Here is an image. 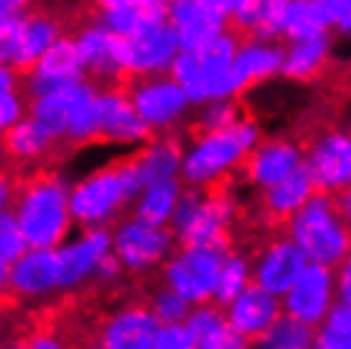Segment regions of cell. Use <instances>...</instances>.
Returning <instances> with one entry per match:
<instances>
[{
	"mask_svg": "<svg viewBox=\"0 0 351 349\" xmlns=\"http://www.w3.org/2000/svg\"><path fill=\"white\" fill-rule=\"evenodd\" d=\"M168 0H132L125 5L110 10H99V23L110 28L112 34L130 38V36L145 34L150 28L166 23Z\"/></svg>",
	"mask_w": 351,
	"mask_h": 349,
	"instance_id": "obj_32",
	"label": "cell"
},
{
	"mask_svg": "<svg viewBox=\"0 0 351 349\" xmlns=\"http://www.w3.org/2000/svg\"><path fill=\"white\" fill-rule=\"evenodd\" d=\"M123 265H120V260L114 258L112 250H107L102 258H99V262H97L95 268V278L92 280H99V283H114V280L123 275Z\"/></svg>",
	"mask_w": 351,
	"mask_h": 349,
	"instance_id": "obj_45",
	"label": "cell"
},
{
	"mask_svg": "<svg viewBox=\"0 0 351 349\" xmlns=\"http://www.w3.org/2000/svg\"><path fill=\"white\" fill-rule=\"evenodd\" d=\"M18 31H21V16L0 21V64L16 67V59H18Z\"/></svg>",
	"mask_w": 351,
	"mask_h": 349,
	"instance_id": "obj_43",
	"label": "cell"
},
{
	"mask_svg": "<svg viewBox=\"0 0 351 349\" xmlns=\"http://www.w3.org/2000/svg\"><path fill=\"white\" fill-rule=\"evenodd\" d=\"M336 298L339 301H349L351 304V271H349V258L341 262V273L336 275Z\"/></svg>",
	"mask_w": 351,
	"mask_h": 349,
	"instance_id": "obj_48",
	"label": "cell"
},
{
	"mask_svg": "<svg viewBox=\"0 0 351 349\" xmlns=\"http://www.w3.org/2000/svg\"><path fill=\"white\" fill-rule=\"evenodd\" d=\"M303 164L316 192H343L351 181V140L343 131H326L308 143Z\"/></svg>",
	"mask_w": 351,
	"mask_h": 349,
	"instance_id": "obj_12",
	"label": "cell"
},
{
	"mask_svg": "<svg viewBox=\"0 0 351 349\" xmlns=\"http://www.w3.org/2000/svg\"><path fill=\"white\" fill-rule=\"evenodd\" d=\"M237 36L224 31L219 38L196 52H178L168 74L181 85L191 105H204L219 97H237L232 89L229 67L237 49Z\"/></svg>",
	"mask_w": 351,
	"mask_h": 349,
	"instance_id": "obj_6",
	"label": "cell"
},
{
	"mask_svg": "<svg viewBox=\"0 0 351 349\" xmlns=\"http://www.w3.org/2000/svg\"><path fill=\"white\" fill-rule=\"evenodd\" d=\"M28 347L34 349H59L64 347V341L56 337L53 332H44V334H34L31 341H28Z\"/></svg>",
	"mask_w": 351,
	"mask_h": 349,
	"instance_id": "obj_50",
	"label": "cell"
},
{
	"mask_svg": "<svg viewBox=\"0 0 351 349\" xmlns=\"http://www.w3.org/2000/svg\"><path fill=\"white\" fill-rule=\"evenodd\" d=\"M18 179H13V174H0V214L10 210L13 204V194H16Z\"/></svg>",
	"mask_w": 351,
	"mask_h": 349,
	"instance_id": "obj_47",
	"label": "cell"
},
{
	"mask_svg": "<svg viewBox=\"0 0 351 349\" xmlns=\"http://www.w3.org/2000/svg\"><path fill=\"white\" fill-rule=\"evenodd\" d=\"M77 79H84L80 54H77L74 38L64 34L23 71V87H26V95H38Z\"/></svg>",
	"mask_w": 351,
	"mask_h": 349,
	"instance_id": "obj_19",
	"label": "cell"
},
{
	"mask_svg": "<svg viewBox=\"0 0 351 349\" xmlns=\"http://www.w3.org/2000/svg\"><path fill=\"white\" fill-rule=\"evenodd\" d=\"M26 247L28 245L23 240V235H21V229H18L16 217L10 214V210L3 212L0 214V255L8 262H13Z\"/></svg>",
	"mask_w": 351,
	"mask_h": 349,
	"instance_id": "obj_40",
	"label": "cell"
},
{
	"mask_svg": "<svg viewBox=\"0 0 351 349\" xmlns=\"http://www.w3.org/2000/svg\"><path fill=\"white\" fill-rule=\"evenodd\" d=\"M191 344L199 349H239L247 347L245 339L234 334L224 316V306L206 301L189 308V316L184 319Z\"/></svg>",
	"mask_w": 351,
	"mask_h": 349,
	"instance_id": "obj_27",
	"label": "cell"
},
{
	"mask_svg": "<svg viewBox=\"0 0 351 349\" xmlns=\"http://www.w3.org/2000/svg\"><path fill=\"white\" fill-rule=\"evenodd\" d=\"M336 301V273L328 265L306 262L298 278L280 296L282 314L316 326Z\"/></svg>",
	"mask_w": 351,
	"mask_h": 349,
	"instance_id": "obj_11",
	"label": "cell"
},
{
	"mask_svg": "<svg viewBox=\"0 0 351 349\" xmlns=\"http://www.w3.org/2000/svg\"><path fill=\"white\" fill-rule=\"evenodd\" d=\"M181 189H184V181L178 176L145 183L138 192V196L132 199V217L143 219L148 225H166L168 227V219L173 214Z\"/></svg>",
	"mask_w": 351,
	"mask_h": 349,
	"instance_id": "obj_33",
	"label": "cell"
},
{
	"mask_svg": "<svg viewBox=\"0 0 351 349\" xmlns=\"http://www.w3.org/2000/svg\"><path fill=\"white\" fill-rule=\"evenodd\" d=\"M8 271H10V262L0 255V296L5 293V289H8Z\"/></svg>",
	"mask_w": 351,
	"mask_h": 349,
	"instance_id": "obj_52",
	"label": "cell"
},
{
	"mask_svg": "<svg viewBox=\"0 0 351 349\" xmlns=\"http://www.w3.org/2000/svg\"><path fill=\"white\" fill-rule=\"evenodd\" d=\"M252 283V265L242 250L229 247L224 258H221L219 273H217V283H214V293L211 301L219 306H227L232 298L242 293Z\"/></svg>",
	"mask_w": 351,
	"mask_h": 349,
	"instance_id": "obj_35",
	"label": "cell"
},
{
	"mask_svg": "<svg viewBox=\"0 0 351 349\" xmlns=\"http://www.w3.org/2000/svg\"><path fill=\"white\" fill-rule=\"evenodd\" d=\"M148 308L156 322L168 324V322H184L186 316H189V308H191V306L186 304L178 293H173L168 286H160V289L150 296Z\"/></svg>",
	"mask_w": 351,
	"mask_h": 349,
	"instance_id": "obj_39",
	"label": "cell"
},
{
	"mask_svg": "<svg viewBox=\"0 0 351 349\" xmlns=\"http://www.w3.org/2000/svg\"><path fill=\"white\" fill-rule=\"evenodd\" d=\"M31 8V0H0V21L23 16Z\"/></svg>",
	"mask_w": 351,
	"mask_h": 349,
	"instance_id": "obj_49",
	"label": "cell"
},
{
	"mask_svg": "<svg viewBox=\"0 0 351 349\" xmlns=\"http://www.w3.org/2000/svg\"><path fill=\"white\" fill-rule=\"evenodd\" d=\"M280 314V298L267 293L255 283H250L242 293H237L224 306V316H227L229 326L234 329L237 337L245 339V344H255Z\"/></svg>",
	"mask_w": 351,
	"mask_h": 349,
	"instance_id": "obj_23",
	"label": "cell"
},
{
	"mask_svg": "<svg viewBox=\"0 0 351 349\" xmlns=\"http://www.w3.org/2000/svg\"><path fill=\"white\" fill-rule=\"evenodd\" d=\"M10 214L28 247H56L69 237V183L53 171H38L16 183Z\"/></svg>",
	"mask_w": 351,
	"mask_h": 349,
	"instance_id": "obj_1",
	"label": "cell"
},
{
	"mask_svg": "<svg viewBox=\"0 0 351 349\" xmlns=\"http://www.w3.org/2000/svg\"><path fill=\"white\" fill-rule=\"evenodd\" d=\"M290 0H242L229 18V31L237 38H278Z\"/></svg>",
	"mask_w": 351,
	"mask_h": 349,
	"instance_id": "obj_30",
	"label": "cell"
},
{
	"mask_svg": "<svg viewBox=\"0 0 351 349\" xmlns=\"http://www.w3.org/2000/svg\"><path fill=\"white\" fill-rule=\"evenodd\" d=\"M168 26L173 28L181 52H196L229 31V21L204 3V0H168Z\"/></svg>",
	"mask_w": 351,
	"mask_h": 349,
	"instance_id": "obj_17",
	"label": "cell"
},
{
	"mask_svg": "<svg viewBox=\"0 0 351 349\" xmlns=\"http://www.w3.org/2000/svg\"><path fill=\"white\" fill-rule=\"evenodd\" d=\"M153 349H193L184 322L158 324L153 332Z\"/></svg>",
	"mask_w": 351,
	"mask_h": 349,
	"instance_id": "obj_42",
	"label": "cell"
},
{
	"mask_svg": "<svg viewBox=\"0 0 351 349\" xmlns=\"http://www.w3.org/2000/svg\"><path fill=\"white\" fill-rule=\"evenodd\" d=\"M125 3H132V0H95V8L110 10V8H117V5H125Z\"/></svg>",
	"mask_w": 351,
	"mask_h": 349,
	"instance_id": "obj_53",
	"label": "cell"
},
{
	"mask_svg": "<svg viewBox=\"0 0 351 349\" xmlns=\"http://www.w3.org/2000/svg\"><path fill=\"white\" fill-rule=\"evenodd\" d=\"M300 164H303V148L298 143L285 138L257 140L252 150L245 156L239 171L245 174L250 186L265 192L267 186L285 179L290 171H295Z\"/></svg>",
	"mask_w": 351,
	"mask_h": 349,
	"instance_id": "obj_18",
	"label": "cell"
},
{
	"mask_svg": "<svg viewBox=\"0 0 351 349\" xmlns=\"http://www.w3.org/2000/svg\"><path fill=\"white\" fill-rule=\"evenodd\" d=\"M5 293L23 301H36L59 293V260L56 247H26L10 262Z\"/></svg>",
	"mask_w": 351,
	"mask_h": 349,
	"instance_id": "obj_15",
	"label": "cell"
},
{
	"mask_svg": "<svg viewBox=\"0 0 351 349\" xmlns=\"http://www.w3.org/2000/svg\"><path fill=\"white\" fill-rule=\"evenodd\" d=\"M0 138H3L5 156H8L13 164H18V166H34L41 158L51 156L53 150H56V146L62 143L49 128H44V125L38 120H34L31 115L23 117V120H18L16 125L8 128Z\"/></svg>",
	"mask_w": 351,
	"mask_h": 349,
	"instance_id": "obj_29",
	"label": "cell"
},
{
	"mask_svg": "<svg viewBox=\"0 0 351 349\" xmlns=\"http://www.w3.org/2000/svg\"><path fill=\"white\" fill-rule=\"evenodd\" d=\"M28 115V100L23 89L0 92V135Z\"/></svg>",
	"mask_w": 351,
	"mask_h": 349,
	"instance_id": "obj_41",
	"label": "cell"
},
{
	"mask_svg": "<svg viewBox=\"0 0 351 349\" xmlns=\"http://www.w3.org/2000/svg\"><path fill=\"white\" fill-rule=\"evenodd\" d=\"M125 95L130 97L135 113L150 128L153 135L173 133L176 125L189 113V97L171 74H148V77H132L123 82Z\"/></svg>",
	"mask_w": 351,
	"mask_h": 349,
	"instance_id": "obj_8",
	"label": "cell"
},
{
	"mask_svg": "<svg viewBox=\"0 0 351 349\" xmlns=\"http://www.w3.org/2000/svg\"><path fill=\"white\" fill-rule=\"evenodd\" d=\"M331 31V18L326 0H290L280 23V36L285 41L311 38Z\"/></svg>",
	"mask_w": 351,
	"mask_h": 349,
	"instance_id": "obj_34",
	"label": "cell"
},
{
	"mask_svg": "<svg viewBox=\"0 0 351 349\" xmlns=\"http://www.w3.org/2000/svg\"><path fill=\"white\" fill-rule=\"evenodd\" d=\"M306 262L308 260L303 258V253L288 235L270 237L265 245H260L255 258H250L252 283L280 298L290 289V283L298 278V273L303 271Z\"/></svg>",
	"mask_w": 351,
	"mask_h": 349,
	"instance_id": "obj_16",
	"label": "cell"
},
{
	"mask_svg": "<svg viewBox=\"0 0 351 349\" xmlns=\"http://www.w3.org/2000/svg\"><path fill=\"white\" fill-rule=\"evenodd\" d=\"M232 245L206 243V245H181L178 250L163 260V286L178 293L189 306L211 301L217 273L221 258Z\"/></svg>",
	"mask_w": 351,
	"mask_h": 349,
	"instance_id": "obj_7",
	"label": "cell"
},
{
	"mask_svg": "<svg viewBox=\"0 0 351 349\" xmlns=\"http://www.w3.org/2000/svg\"><path fill=\"white\" fill-rule=\"evenodd\" d=\"M82 61L84 79L97 87L123 85V36L112 34L99 23V18H87L77 23V34L71 36Z\"/></svg>",
	"mask_w": 351,
	"mask_h": 349,
	"instance_id": "obj_10",
	"label": "cell"
},
{
	"mask_svg": "<svg viewBox=\"0 0 351 349\" xmlns=\"http://www.w3.org/2000/svg\"><path fill=\"white\" fill-rule=\"evenodd\" d=\"M176 237L166 225H148L138 217L123 219L110 232V250L125 273H148L160 268L173 253Z\"/></svg>",
	"mask_w": 351,
	"mask_h": 349,
	"instance_id": "obj_9",
	"label": "cell"
},
{
	"mask_svg": "<svg viewBox=\"0 0 351 349\" xmlns=\"http://www.w3.org/2000/svg\"><path fill=\"white\" fill-rule=\"evenodd\" d=\"M242 115L239 97H219V100H209L204 102V110L196 120V131H221L234 125Z\"/></svg>",
	"mask_w": 351,
	"mask_h": 349,
	"instance_id": "obj_38",
	"label": "cell"
},
{
	"mask_svg": "<svg viewBox=\"0 0 351 349\" xmlns=\"http://www.w3.org/2000/svg\"><path fill=\"white\" fill-rule=\"evenodd\" d=\"M110 250V229L84 227L80 237L56 245L59 291H77L92 283L99 258Z\"/></svg>",
	"mask_w": 351,
	"mask_h": 349,
	"instance_id": "obj_13",
	"label": "cell"
},
{
	"mask_svg": "<svg viewBox=\"0 0 351 349\" xmlns=\"http://www.w3.org/2000/svg\"><path fill=\"white\" fill-rule=\"evenodd\" d=\"M288 237L308 262L339 268L349 258V189L316 192L285 222Z\"/></svg>",
	"mask_w": 351,
	"mask_h": 349,
	"instance_id": "obj_2",
	"label": "cell"
},
{
	"mask_svg": "<svg viewBox=\"0 0 351 349\" xmlns=\"http://www.w3.org/2000/svg\"><path fill=\"white\" fill-rule=\"evenodd\" d=\"M97 85L89 82V79H77V82H69V85H62V87L46 89V92H38V95H31L28 100V115L38 120L44 128L62 140L66 128H69L74 113L80 110L89 97L97 92Z\"/></svg>",
	"mask_w": 351,
	"mask_h": 349,
	"instance_id": "obj_21",
	"label": "cell"
},
{
	"mask_svg": "<svg viewBox=\"0 0 351 349\" xmlns=\"http://www.w3.org/2000/svg\"><path fill=\"white\" fill-rule=\"evenodd\" d=\"M178 52H181V46H178L173 28L168 26V21L145 31V34L123 38L125 79L148 77V74H166Z\"/></svg>",
	"mask_w": 351,
	"mask_h": 349,
	"instance_id": "obj_14",
	"label": "cell"
},
{
	"mask_svg": "<svg viewBox=\"0 0 351 349\" xmlns=\"http://www.w3.org/2000/svg\"><path fill=\"white\" fill-rule=\"evenodd\" d=\"M234 219H237V199L232 196L227 183L211 189L184 183L173 214L168 219V229L173 232L178 245H232L229 232Z\"/></svg>",
	"mask_w": 351,
	"mask_h": 349,
	"instance_id": "obj_5",
	"label": "cell"
},
{
	"mask_svg": "<svg viewBox=\"0 0 351 349\" xmlns=\"http://www.w3.org/2000/svg\"><path fill=\"white\" fill-rule=\"evenodd\" d=\"M257 344L267 349H308L313 347V326L295 316L280 314L257 339Z\"/></svg>",
	"mask_w": 351,
	"mask_h": 349,
	"instance_id": "obj_37",
	"label": "cell"
},
{
	"mask_svg": "<svg viewBox=\"0 0 351 349\" xmlns=\"http://www.w3.org/2000/svg\"><path fill=\"white\" fill-rule=\"evenodd\" d=\"M66 34V21L56 16L53 10H31L21 16V31H18V59L16 69L23 71L34 64L49 46Z\"/></svg>",
	"mask_w": 351,
	"mask_h": 349,
	"instance_id": "obj_26",
	"label": "cell"
},
{
	"mask_svg": "<svg viewBox=\"0 0 351 349\" xmlns=\"http://www.w3.org/2000/svg\"><path fill=\"white\" fill-rule=\"evenodd\" d=\"M328 61H331V34L288 41V46H282L280 74L298 82H311L324 74Z\"/></svg>",
	"mask_w": 351,
	"mask_h": 349,
	"instance_id": "obj_31",
	"label": "cell"
},
{
	"mask_svg": "<svg viewBox=\"0 0 351 349\" xmlns=\"http://www.w3.org/2000/svg\"><path fill=\"white\" fill-rule=\"evenodd\" d=\"M204 3H206L214 13H219L221 18H227V21H229V18H232V13L237 10V5L242 3V0H204Z\"/></svg>",
	"mask_w": 351,
	"mask_h": 349,
	"instance_id": "obj_51",
	"label": "cell"
},
{
	"mask_svg": "<svg viewBox=\"0 0 351 349\" xmlns=\"http://www.w3.org/2000/svg\"><path fill=\"white\" fill-rule=\"evenodd\" d=\"M260 140V128L250 117H239L221 131H196L193 140L181 153L178 179L186 186H221L239 171L245 156Z\"/></svg>",
	"mask_w": 351,
	"mask_h": 349,
	"instance_id": "obj_3",
	"label": "cell"
},
{
	"mask_svg": "<svg viewBox=\"0 0 351 349\" xmlns=\"http://www.w3.org/2000/svg\"><path fill=\"white\" fill-rule=\"evenodd\" d=\"M313 194H316V183H313V179L308 174L306 164H300L295 171H290L285 179H280L278 183H272V186H267L263 192V201H260L263 217L267 219L270 225L285 227V222H288Z\"/></svg>",
	"mask_w": 351,
	"mask_h": 349,
	"instance_id": "obj_25",
	"label": "cell"
},
{
	"mask_svg": "<svg viewBox=\"0 0 351 349\" xmlns=\"http://www.w3.org/2000/svg\"><path fill=\"white\" fill-rule=\"evenodd\" d=\"M328 18H331V28L339 34H349L351 28V0H326Z\"/></svg>",
	"mask_w": 351,
	"mask_h": 349,
	"instance_id": "obj_44",
	"label": "cell"
},
{
	"mask_svg": "<svg viewBox=\"0 0 351 349\" xmlns=\"http://www.w3.org/2000/svg\"><path fill=\"white\" fill-rule=\"evenodd\" d=\"M181 153H184V143L176 138L173 133H158L150 135L143 148L130 156L132 171L138 176L141 186L168 176H178L181 168Z\"/></svg>",
	"mask_w": 351,
	"mask_h": 349,
	"instance_id": "obj_28",
	"label": "cell"
},
{
	"mask_svg": "<svg viewBox=\"0 0 351 349\" xmlns=\"http://www.w3.org/2000/svg\"><path fill=\"white\" fill-rule=\"evenodd\" d=\"M23 87V74L16 67L8 64H0V92H8V89H21Z\"/></svg>",
	"mask_w": 351,
	"mask_h": 349,
	"instance_id": "obj_46",
	"label": "cell"
},
{
	"mask_svg": "<svg viewBox=\"0 0 351 349\" xmlns=\"http://www.w3.org/2000/svg\"><path fill=\"white\" fill-rule=\"evenodd\" d=\"M158 322L148 306L130 304L110 314L97 329V344L105 349H153Z\"/></svg>",
	"mask_w": 351,
	"mask_h": 349,
	"instance_id": "obj_24",
	"label": "cell"
},
{
	"mask_svg": "<svg viewBox=\"0 0 351 349\" xmlns=\"http://www.w3.org/2000/svg\"><path fill=\"white\" fill-rule=\"evenodd\" d=\"M280 64L282 44H278V38H239L229 67L234 95H245L250 87L280 74Z\"/></svg>",
	"mask_w": 351,
	"mask_h": 349,
	"instance_id": "obj_22",
	"label": "cell"
},
{
	"mask_svg": "<svg viewBox=\"0 0 351 349\" xmlns=\"http://www.w3.org/2000/svg\"><path fill=\"white\" fill-rule=\"evenodd\" d=\"M153 133L135 113L123 85L99 87V138L117 146H143Z\"/></svg>",
	"mask_w": 351,
	"mask_h": 349,
	"instance_id": "obj_20",
	"label": "cell"
},
{
	"mask_svg": "<svg viewBox=\"0 0 351 349\" xmlns=\"http://www.w3.org/2000/svg\"><path fill=\"white\" fill-rule=\"evenodd\" d=\"M313 347L349 349L351 347V311L349 301L336 298L326 316L313 326Z\"/></svg>",
	"mask_w": 351,
	"mask_h": 349,
	"instance_id": "obj_36",
	"label": "cell"
},
{
	"mask_svg": "<svg viewBox=\"0 0 351 349\" xmlns=\"http://www.w3.org/2000/svg\"><path fill=\"white\" fill-rule=\"evenodd\" d=\"M141 189L130 158H120L69 186L71 219L82 229L110 227V222L120 217L125 207H130Z\"/></svg>",
	"mask_w": 351,
	"mask_h": 349,
	"instance_id": "obj_4",
	"label": "cell"
}]
</instances>
